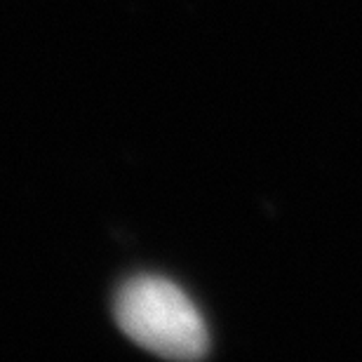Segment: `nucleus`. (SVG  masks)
I'll return each mask as SVG.
<instances>
[{
  "mask_svg": "<svg viewBox=\"0 0 362 362\" xmlns=\"http://www.w3.org/2000/svg\"><path fill=\"white\" fill-rule=\"evenodd\" d=\"M115 317L134 344L163 358L191 360L207 351L205 320L195 303L163 278L129 280L115 299Z\"/></svg>",
  "mask_w": 362,
  "mask_h": 362,
  "instance_id": "obj_1",
  "label": "nucleus"
}]
</instances>
